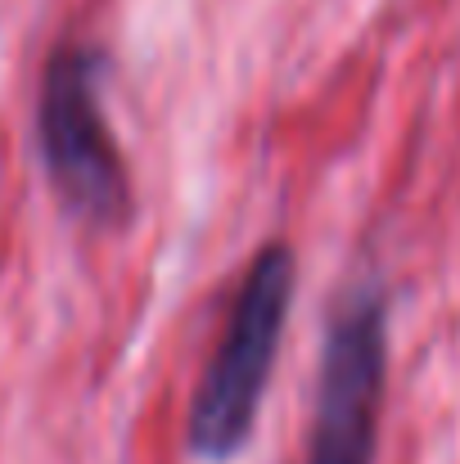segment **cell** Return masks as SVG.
I'll use <instances>...</instances> for the list:
<instances>
[{"instance_id":"6da1fadb","label":"cell","mask_w":460,"mask_h":464,"mask_svg":"<svg viewBox=\"0 0 460 464\" xmlns=\"http://www.w3.org/2000/svg\"><path fill=\"white\" fill-rule=\"evenodd\" d=\"M294 276H299L294 253L285 244H267L253 257L230 311V324L190 406V451L199 460H230L253 438L262 392L271 383V365L294 303Z\"/></svg>"},{"instance_id":"7a4b0ae2","label":"cell","mask_w":460,"mask_h":464,"mask_svg":"<svg viewBox=\"0 0 460 464\" xmlns=\"http://www.w3.org/2000/svg\"><path fill=\"white\" fill-rule=\"evenodd\" d=\"M100 54L86 45H59L41 82V158L64 208L91 226H122L132 212V185L100 109Z\"/></svg>"},{"instance_id":"3957f363","label":"cell","mask_w":460,"mask_h":464,"mask_svg":"<svg viewBox=\"0 0 460 464\" xmlns=\"http://www.w3.org/2000/svg\"><path fill=\"white\" fill-rule=\"evenodd\" d=\"M384 379L388 307L375 285H361L343 298L325 334L307 464H375Z\"/></svg>"}]
</instances>
